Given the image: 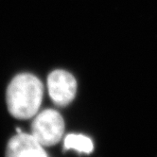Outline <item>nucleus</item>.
<instances>
[{
  "instance_id": "obj_4",
  "label": "nucleus",
  "mask_w": 157,
  "mask_h": 157,
  "mask_svg": "<svg viewBox=\"0 0 157 157\" xmlns=\"http://www.w3.org/2000/svg\"><path fill=\"white\" fill-rule=\"evenodd\" d=\"M6 157H48L42 145L27 133H18L8 143Z\"/></svg>"
},
{
  "instance_id": "obj_3",
  "label": "nucleus",
  "mask_w": 157,
  "mask_h": 157,
  "mask_svg": "<svg viewBox=\"0 0 157 157\" xmlns=\"http://www.w3.org/2000/svg\"><path fill=\"white\" fill-rule=\"evenodd\" d=\"M48 89L52 101L57 106L68 105L76 96L77 82L64 70H55L48 75Z\"/></svg>"
},
{
  "instance_id": "obj_1",
  "label": "nucleus",
  "mask_w": 157,
  "mask_h": 157,
  "mask_svg": "<svg viewBox=\"0 0 157 157\" xmlns=\"http://www.w3.org/2000/svg\"><path fill=\"white\" fill-rule=\"evenodd\" d=\"M44 95L42 82L34 75L23 73L15 76L7 89V105L10 114L18 119L35 116Z\"/></svg>"
},
{
  "instance_id": "obj_2",
  "label": "nucleus",
  "mask_w": 157,
  "mask_h": 157,
  "mask_svg": "<svg viewBox=\"0 0 157 157\" xmlns=\"http://www.w3.org/2000/svg\"><path fill=\"white\" fill-rule=\"evenodd\" d=\"M64 131V122L57 111L48 109L39 114L31 124V136L42 146L57 144Z\"/></svg>"
},
{
  "instance_id": "obj_5",
  "label": "nucleus",
  "mask_w": 157,
  "mask_h": 157,
  "mask_svg": "<svg viewBox=\"0 0 157 157\" xmlns=\"http://www.w3.org/2000/svg\"><path fill=\"white\" fill-rule=\"evenodd\" d=\"M64 149L65 150H76L80 152L90 153L93 149L92 140L82 134H68L64 138Z\"/></svg>"
}]
</instances>
